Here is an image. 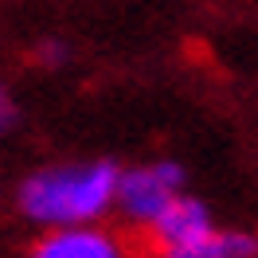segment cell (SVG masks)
<instances>
[{"label":"cell","instance_id":"cell-1","mask_svg":"<svg viewBox=\"0 0 258 258\" xmlns=\"http://www.w3.org/2000/svg\"><path fill=\"white\" fill-rule=\"evenodd\" d=\"M121 168L113 161H59L32 168L16 188V211L39 231L106 223Z\"/></svg>","mask_w":258,"mask_h":258},{"label":"cell","instance_id":"cell-2","mask_svg":"<svg viewBox=\"0 0 258 258\" xmlns=\"http://www.w3.org/2000/svg\"><path fill=\"white\" fill-rule=\"evenodd\" d=\"M184 168L176 161H141L121 168L117 176V196H113V211L125 219L129 227H149L157 223L161 215L176 196H184Z\"/></svg>","mask_w":258,"mask_h":258},{"label":"cell","instance_id":"cell-3","mask_svg":"<svg viewBox=\"0 0 258 258\" xmlns=\"http://www.w3.org/2000/svg\"><path fill=\"white\" fill-rule=\"evenodd\" d=\"M24 258H133V246L121 231L106 223H90L39 231V239L28 246Z\"/></svg>","mask_w":258,"mask_h":258},{"label":"cell","instance_id":"cell-4","mask_svg":"<svg viewBox=\"0 0 258 258\" xmlns=\"http://www.w3.org/2000/svg\"><path fill=\"white\" fill-rule=\"evenodd\" d=\"M215 231V215L204 200L196 196H176L168 208L157 215V223L149 227L145 235L153 242V250H176V246H192V242L208 239Z\"/></svg>","mask_w":258,"mask_h":258},{"label":"cell","instance_id":"cell-5","mask_svg":"<svg viewBox=\"0 0 258 258\" xmlns=\"http://www.w3.org/2000/svg\"><path fill=\"white\" fill-rule=\"evenodd\" d=\"M153 258H258V239L246 231H211L208 239L176 250H153Z\"/></svg>","mask_w":258,"mask_h":258},{"label":"cell","instance_id":"cell-6","mask_svg":"<svg viewBox=\"0 0 258 258\" xmlns=\"http://www.w3.org/2000/svg\"><path fill=\"white\" fill-rule=\"evenodd\" d=\"M67 59H71V47H67L63 39H43V43L35 47V63L47 67V71H55V67H67Z\"/></svg>","mask_w":258,"mask_h":258},{"label":"cell","instance_id":"cell-7","mask_svg":"<svg viewBox=\"0 0 258 258\" xmlns=\"http://www.w3.org/2000/svg\"><path fill=\"white\" fill-rule=\"evenodd\" d=\"M20 121V106H16V98H12V90L0 82V137L4 133H12Z\"/></svg>","mask_w":258,"mask_h":258}]
</instances>
